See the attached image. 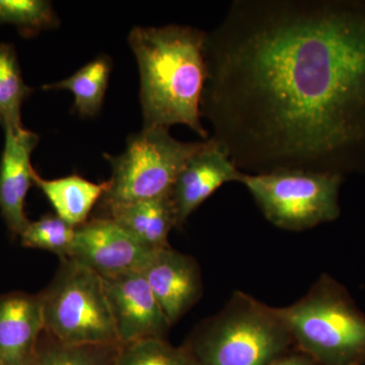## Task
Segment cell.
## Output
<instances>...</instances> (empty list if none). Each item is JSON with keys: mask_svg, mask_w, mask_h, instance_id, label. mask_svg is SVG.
Returning a JSON list of instances; mask_svg holds the SVG:
<instances>
[{"mask_svg": "<svg viewBox=\"0 0 365 365\" xmlns=\"http://www.w3.org/2000/svg\"><path fill=\"white\" fill-rule=\"evenodd\" d=\"M204 58L201 117L237 169L365 170L364 0H235Z\"/></svg>", "mask_w": 365, "mask_h": 365, "instance_id": "cell-1", "label": "cell"}, {"mask_svg": "<svg viewBox=\"0 0 365 365\" xmlns=\"http://www.w3.org/2000/svg\"><path fill=\"white\" fill-rule=\"evenodd\" d=\"M205 39L200 29L180 25L137 26L129 34L140 73L143 128L182 124L209 139L200 112Z\"/></svg>", "mask_w": 365, "mask_h": 365, "instance_id": "cell-2", "label": "cell"}, {"mask_svg": "<svg viewBox=\"0 0 365 365\" xmlns=\"http://www.w3.org/2000/svg\"><path fill=\"white\" fill-rule=\"evenodd\" d=\"M186 345L202 365H268L294 348L279 307L241 290L201 322Z\"/></svg>", "mask_w": 365, "mask_h": 365, "instance_id": "cell-3", "label": "cell"}, {"mask_svg": "<svg viewBox=\"0 0 365 365\" xmlns=\"http://www.w3.org/2000/svg\"><path fill=\"white\" fill-rule=\"evenodd\" d=\"M294 348L318 365H365V314L345 287L323 273L302 299L279 307Z\"/></svg>", "mask_w": 365, "mask_h": 365, "instance_id": "cell-4", "label": "cell"}, {"mask_svg": "<svg viewBox=\"0 0 365 365\" xmlns=\"http://www.w3.org/2000/svg\"><path fill=\"white\" fill-rule=\"evenodd\" d=\"M45 330L66 345H118L102 277L73 259H61L58 271L40 295Z\"/></svg>", "mask_w": 365, "mask_h": 365, "instance_id": "cell-5", "label": "cell"}, {"mask_svg": "<svg viewBox=\"0 0 365 365\" xmlns=\"http://www.w3.org/2000/svg\"><path fill=\"white\" fill-rule=\"evenodd\" d=\"M163 127L143 128L129 137L120 155H105L112 176L102 197L106 208L169 195L178 175L206 140L182 143Z\"/></svg>", "mask_w": 365, "mask_h": 365, "instance_id": "cell-6", "label": "cell"}, {"mask_svg": "<svg viewBox=\"0 0 365 365\" xmlns=\"http://www.w3.org/2000/svg\"><path fill=\"white\" fill-rule=\"evenodd\" d=\"M239 182L264 217L280 230L304 232L340 216L342 175L307 170L242 173Z\"/></svg>", "mask_w": 365, "mask_h": 365, "instance_id": "cell-7", "label": "cell"}, {"mask_svg": "<svg viewBox=\"0 0 365 365\" xmlns=\"http://www.w3.org/2000/svg\"><path fill=\"white\" fill-rule=\"evenodd\" d=\"M120 344L165 339L172 324L141 272L102 277Z\"/></svg>", "mask_w": 365, "mask_h": 365, "instance_id": "cell-8", "label": "cell"}, {"mask_svg": "<svg viewBox=\"0 0 365 365\" xmlns=\"http://www.w3.org/2000/svg\"><path fill=\"white\" fill-rule=\"evenodd\" d=\"M153 252L136 242L112 218L98 217L76 228L69 258L101 277L140 272Z\"/></svg>", "mask_w": 365, "mask_h": 365, "instance_id": "cell-9", "label": "cell"}, {"mask_svg": "<svg viewBox=\"0 0 365 365\" xmlns=\"http://www.w3.org/2000/svg\"><path fill=\"white\" fill-rule=\"evenodd\" d=\"M140 272L172 325L202 297V275L198 263L193 257L170 247L153 252Z\"/></svg>", "mask_w": 365, "mask_h": 365, "instance_id": "cell-10", "label": "cell"}, {"mask_svg": "<svg viewBox=\"0 0 365 365\" xmlns=\"http://www.w3.org/2000/svg\"><path fill=\"white\" fill-rule=\"evenodd\" d=\"M242 175L227 153L215 141L207 139L203 148L182 168L170 190L176 227H182L216 190L227 182H239Z\"/></svg>", "mask_w": 365, "mask_h": 365, "instance_id": "cell-11", "label": "cell"}, {"mask_svg": "<svg viewBox=\"0 0 365 365\" xmlns=\"http://www.w3.org/2000/svg\"><path fill=\"white\" fill-rule=\"evenodd\" d=\"M4 153L0 162V211L7 227L20 235L29 225L25 201L34 184L31 157L39 143V136L24 127L4 129Z\"/></svg>", "mask_w": 365, "mask_h": 365, "instance_id": "cell-12", "label": "cell"}, {"mask_svg": "<svg viewBox=\"0 0 365 365\" xmlns=\"http://www.w3.org/2000/svg\"><path fill=\"white\" fill-rule=\"evenodd\" d=\"M45 330L39 297L11 294L0 299V364L34 365Z\"/></svg>", "mask_w": 365, "mask_h": 365, "instance_id": "cell-13", "label": "cell"}, {"mask_svg": "<svg viewBox=\"0 0 365 365\" xmlns=\"http://www.w3.org/2000/svg\"><path fill=\"white\" fill-rule=\"evenodd\" d=\"M109 216L127 234L150 252L170 248L169 235L176 227L170 194L160 198L108 209Z\"/></svg>", "mask_w": 365, "mask_h": 365, "instance_id": "cell-14", "label": "cell"}, {"mask_svg": "<svg viewBox=\"0 0 365 365\" xmlns=\"http://www.w3.org/2000/svg\"><path fill=\"white\" fill-rule=\"evenodd\" d=\"M33 181L47 197L56 215L76 228L88 222L93 206L108 188L107 181L97 184L78 175L45 180L35 172Z\"/></svg>", "mask_w": 365, "mask_h": 365, "instance_id": "cell-15", "label": "cell"}, {"mask_svg": "<svg viewBox=\"0 0 365 365\" xmlns=\"http://www.w3.org/2000/svg\"><path fill=\"white\" fill-rule=\"evenodd\" d=\"M112 71V60L101 55L76 73L59 83L43 86V90H68L74 95V111L83 118L95 117L104 103Z\"/></svg>", "mask_w": 365, "mask_h": 365, "instance_id": "cell-16", "label": "cell"}, {"mask_svg": "<svg viewBox=\"0 0 365 365\" xmlns=\"http://www.w3.org/2000/svg\"><path fill=\"white\" fill-rule=\"evenodd\" d=\"M31 91L21 76L14 46L0 44V124L4 129L23 127L21 106Z\"/></svg>", "mask_w": 365, "mask_h": 365, "instance_id": "cell-17", "label": "cell"}, {"mask_svg": "<svg viewBox=\"0 0 365 365\" xmlns=\"http://www.w3.org/2000/svg\"><path fill=\"white\" fill-rule=\"evenodd\" d=\"M115 365H202L186 344L148 339L121 346Z\"/></svg>", "mask_w": 365, "mask_h": 365, "instance_id": "cell-18", "label": "cell"}, {"mask_svg": "<svg viewBox=\"0 0 365 365\" xmlns=\"http://www.w3.org/2000/svg\"><path fill=\"white\" fill-rule=\"evenodd\" d=\"M0 25H13L25 37L56 28L59 19L51 2L44 0H0Z\"/></svg>", "mask_w": 365, "mask_h": 365, "instance_id": "cell-19", "label": "cell"}, {"mask_svg": "<svg viewBox=\"0 0 365 365\" xmlns=\"http://www.w3.org/2000/svg\"><path fill=\"white\" fill-rule=\"evenodd\" d=\"M120 349L118 345H66L53 339L39 347L34 365H115Z\"/></svg>", "mask_w": 365, "mask_h": 365, "instance_id": "cell-20", "label": "cell"}, {"mask_svg": "<svg viewBox=\"0 0 365 365\" xmlns=\"http://www.w3.org/2000/svg\"><path fill=\"white\" fill-rule=\"evenodd\" d=\"M76 235V227L57 215H45L30 222L20 235L21 244L26 248L45 250L60 257L69 258Z\"/></svg>", "mask_w": 365, "mask_h": 365, "instance_id": "cell-21", "label": "cell"}, {"mask_svg": "<svg viewBox=\"0 0 365 365\" xmlns=\"http://www.w3.org/2000/svg\"><path fill=\"white\" fill-rule=\"evenodd\" d=\"M268 365H318L311 357L299 350H290L284 354L280 355L277 359L272 360Z\"/></svg>", "mask_w": 365, "mask_h": 365, "instance_id": "cell-22", "label": "cell"}, {"mask_svg": "<svg viewBox=\"0 0 365 365\" xmlns=\"http://www.w3.org/2000/svg\"><path fill=\"white\" fill-rule=\"evenodd\" d=\"M0 365H1V364H0Z\"/></svg>", "mask_w": 365, "mask_h": 365, "instance_id": "cell-23", "label": "cell"}]
</instances>
